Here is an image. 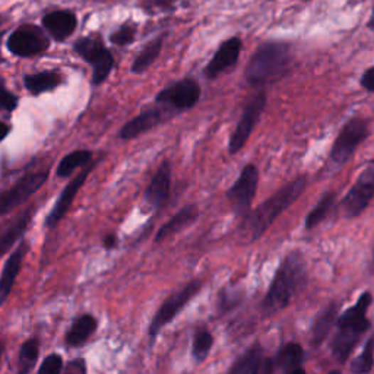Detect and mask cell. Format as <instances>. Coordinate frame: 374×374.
<instances>
[{"mask_svg": "<svg viewBox=\"0 0 374 374\" xmlns=\"http://www.w3.org/2000/svg\"><path fill=\"white\" fill-rule=\"evenodd\" d=\"M306 189V177H299L288 183L281 191H278L272 198L263 202L252 213H247L243 220L240 231L249 243L259 240L266 230H268L277 218L284 213L294 202H296Z\"/></svg>", "mask_w": 374, "mask_h": 374, "instance_id": "1", "label": "cell"}, {"mask_svg": "<svg viewBox=\"0 0 374 374\" xmlns=\"http://www.w3.org/2000/svg\"><path fill=\"white\" fill-rule=\"evenodd\" d=\"M306 275V262L299 252H291L278 268L269 291L262 303L266 314H272L285 309L294 294L303 285Z\"/></svg>", "mask_w": 374, "mask_h": 374, "instance_id": "2", "label": "cell"}, {"mask_svg": "<svg viewBox=\"0 0 374 374\" xmlns=\"http://www.w3.org/2000/svg\"><path fill=\"white\" fill-rule=\"evenodd\" d=\"M373 303L371 292H363L356 306L343 311L338 317V333L332 339L331 350L333 357L339 363L348 360L350 354L356 348L361 335L368 331L370 322L367 319V310Z\"/></svg>", "mask_w": 374, "mask_h": 374, "instance_id": "3", "label": "cell"}, {"mask_svg": "<svg viewBox=\"0 0 374 374\" xmlns=\"http://www.w3.org/2000/svg\"><path fill=\"white\" fill-rule=\"evenodd\" d=\"M291 68V48L287 43L262 44L246 68V79L256 87L277 82Z\"/></svg>", "mask_w": 374, "mask_h": 374, "instance_id": "4", "label": "cell"}, {"mask_svg": "<svg viewBox=\"0 0 374 374\" xmlns=\"http://www.w3.org/2000/svg\"><path fill=\"white\" fill-rule=\"evenodd\" d=\"M368 137V123L361 117H354L345 123L332 146L331 158L335 164H345L353 156L357 146Z\"/></svg>", "mask_w": 374, "mask_h": 374, "instance_id": "5", "label": "cell"}, {"mask_svg": "<svg viewBox=\"0 0 374 374\" xmlns=\"http://www.w3.org/2000/svg\"><path fill=\"white\" fill-rule=\"evenodd\" d=\"M201 282L199 281H193L191 284H187L184 288L178 289L177 292H174L173 296H170L163 306L158 309V311L155 313L151 326H149V336L155 338L164 326H167L169 324L173 322V319L186 307V304L189 303L196 294L201 289Z\"/></svg>", "mask_w": 374, "mask_h": 374, "instance_id": "6", "label": "cell"}, {"mask_svg": "<svg viewBox=\"0 0 374 374\" xmlns=\"http://www.w3.org/2000/svg\"><path fill=\"white\" fill-rule=\"evenodd\" d=\"M257 181L259 171L253 164H249L243 169L242 174L227 192V198L238 217H246L249 213L257 191Z\"/></svg>", "mask_w": 374, "mask_h": 374, "instance_id": "7", "label": "cell"}, {"mask_svg": "<svg viewBox=\"0 0 374 374\" xmlns=\"http://www.w3.org/2000/svg\"><path fill=\"white\" fill-rule=\"evenodd\" d=\"M374 199V166L367 167L342 201V209L348 218L358 217Z\"/></svg>", "mask_w": 374, "mask_h": 374, "instance_id": "8", "label": "cell"}, {"mask_svg": "<svg viewBox=\"0 0 374 374\" xmlns=\"http://www.w3.org/2000/svg\"><path fill=\"white\" fill-rule=\"evenodd\" d=\"M48 173H33L22 177L11 189L0 193V217L6 215L18 205L28 201L40 187L46 183Z\"/></svg>", "mask_w": 374, "mask_h": 374, "instance_id": "9", "label": "cell"}, {"mask_svg": "<svg viewBox=\"0 0 374 374\" xmlns=\"http://www.w3.org/2000/svg\"><path fill=\"white\" fill-rule=\"evenodd\" d=\"M266 102H268V98H266V95L262 92V94L256 95L246 105L243 116H242V119H240V122H238V124L233 133V137L230 139V152L231 154H237L240 149L246 145L255 126L257 124V122H259V119L265 110Z\"/></svg>", "mask_w": 374, "mask_h": 374, "instance_id": "10", "label": "cell"}, {"mask_svg": "<svg viewBox=\"0 0 374 374\" xmlns=\"http://www.w3.org/2000/svg\"><path fill=\"white\" fill-rule=\"evenodd\" d=\"M48 47V38L44 33L33 25L22 26L8 40V48L19 58H30L40 55Z\"/></svg>", "mask_w": 374, "mask_h": 374, "instance_id": "11", "label": "cell"}, {"mask_svg": "<svg viewBox=\"0 0 374 374\" xmlns=\"http://www.w3.org/2000/svg\"><path fill=\"white\" fill-rule=\"evenodd\" d=\"M199 85L192 81V79H186V81H180L164 90L156 97V101L173 104L177 109H191V107H193L199 101Z\"/></svg>", "mask_w": 374, "mask_h": 374, "instance_id": "12", "label": "cell"}, {"mask_svg": "<svg viewBox=\"0 0 374 374\" xmlns=\"http://www.w3.org/2000/svg\"><path fill=\"white\" fill-rule=\"evenodd\" d=\"M91 173V167L90 169H85L81 174H78L76 178H73L66 187H65V191L60 193L55 208H53V210L48 213V217H47V221H46V225L53 228V227H56L62 220L63 217L68 213L75 196L78 195L79 189H81V187L84 186L88 174Z\"/></svg>", "mask_w": 374, "mask_h": 374, "instance_id": "13", "label": "cell"}, {"mask_svg": "<svg viewBox=\"0 0 374 374\" xmlns=\"http://www.w3.org/2000/svg\"><path fill=\"white\" fill-rule=\"evenodd\" d=\"M240 50H242V40L237 37L223 43L220 50L215 53V56H213V59L205 68L206 76L215 78L220 73H223L225 69L235 65L240 56Z\"/></svg>", "mask_w": 374, "mask_h": 374, "instance_id": "14", "label": "cell"}, {"mask_svg": "<svg viewBox=\"0 0 374 374\" xmlns=\"http://www.w3.org/2000/svg\"><path fill=\"white\" fill-rule=\"evenodd\" d=\"M26 250H28V245L22 242L15 252L9 256V259L5 263V268L2 271V275H0V306H2L6 299L9 297V294L12 291V287L16 281L18 274L21 272L22 268V262L26 255Z\"/></svg>", "mask_w": 374, "mask_h": 374, "instance_id": "15", "label": "cell"}, {"mask_svg": "<svg viewBox=\"0 0 374 374\" xmlns=\"http://www.w3.org/2000/svg\"><path fill=\"white\" fill-rule=\"evenodd\" d=\"M170 187H171V169L170 164L166 161L158 169L152 181L148 186V189L145 191V201L152 208L163 205L170 195Z\"/></svg>", "mask_w": 374, "mask_h": 374, "instance_id": "16", "label": "cell"}, {"mask_svg": "<svg viewBox=\"0 0 374 374\" xmlns=\"http://www.w3.org/2000/svg\"><path fill=\"white\" fill-rule=\"evenodd\" d=\"M44 28L50 33V36L58 40L63 41L72 36L76 28V16L68 11H58L51 12L44 16L43 19Z\"/></svg>", "mask_w": 374, "mask_h": 374, "instance_id": "17", "label": "cell"}, {"mask_svg": "<svg viewBox=\"0 0 374 374\" xmlns=\"http://www.w3.org/2000/svg\"><path fill=\"white\" fill-rule=\"evenodd\" d=\"M198 208L196 205H187L186 208H183L181 210H178L176 215L167 221L159 231L156 233L155 237V242H164V240L173 237L174 234H177L178 231H181L183 228H186L187 225H191L193 221H196L198 218Z\"/></svg>", "mask_w": 374, "mask_h": 374, "instance_id": "18", "label": "cell"}, {"mask_svg": "<svg viewBox=\"0 0 374 374\" xmlns=\"http://www.w3.org/2000/svg\"><path fill=\"white\" fill-rule=\"evenodd\" d=\"M159 122H161V112H158V110L145 112L123 126V129L120 130V138L122 139L137 138L141 135V133L156 126Z\"/></svg>", "mask_w": 374, "mask_h": 374, "instance_id": "19", "label": "cell"}, {"mask_svg": "<svg viewBox=\"0 0 374 374\" xmlns=\"http://www.w3.org/2000/svg\"><path fill=\"white\" fill-rule=\"evenodd\" d=\"M97 326V319L91 314H84L78 317L66 335V343L69 346H81L95 332Z\"/></svg>", "mask_w": 374, "mask_h": 374, "instance_id": "20", "label": "cell"}, {"mask_svg": "<svg viewBox=\"0 0 374 374\" xmlns=\"http://www.w3.org/2000/svg\"><path fill=\"white\" fill-rule=\"evenodd\" d=\"M30 220H31V212L25 210L21 217L12 221V224L0 234V255H5L6 252H9V249L22 237Z\"/></svg>", "mask_w": 374, "mask_h": 374, "instance_id": "21", "label": "cell"}, {"mask_svg": "<svg viewBox=\"0 0 374 374\" xmlns=\"http://www.w3.org/2000/svg\"><path fill=\"white\" fill-rule=\"evenodd\" d=\"M304 360V350L300 343L289 342L284 345V348L277 356V365L282 368L287 374L292 370L300 368Z\"/></svg>", "mask_w": 374, "mask_h": 374, "instance_id": "22", "label": "cell"}, {"mask_svg": "<svg viewBox=\"0 0 374 374\" xmlns=\"http://www.w3.org/2000/svg\"><path fill=\"white\" fill-rule=\"evenodd\" d=\"M335 320H336V304H331L329 307L325 309L322 314L316 319V322L313 325V331H311V345L313 346H319L328 338L335 324Z\"/></svg>", "mask_w": 374, "mask_h": 374, "instance_id": "23", "label": "cell"}, {"mask_svg": "<svg viewBox=\"0 0 374 374\" xmlns=\"http://www.w3.org/2000/svg\"><path fill=\"white\" fill-rule=\"evenodd\" d=\"M262 368V350L260 346H253L245 353L231 367L228 374H259Z\"/></svg>", "mask_w": 374, "mask_h": 374, "instance_id": "24", "label": "cell"}, {"mask_svg": "<svg viewBox=\"0 0 374 374\" xmlns=\"http://www.w3.org/2000/svg\"><path fill=\"white\" fill-rule=\"evenodd\" d=\"M60 84V75L56 72H43L25 76V87L33 94L50 91Z\"/></svg>", "mask_w": 374, "mask_h": 374, "instance_id": "25", "label": "cell"}, {"mask_svg": "<svg viewBox=\"0 0 374 374\" xmlns=\"http://www.w3.org/2000/svg\"><path fill=\"white\" fill-rule=\"evenodd\" d=\"M91 158H92L91 151L81 149V151L70 152L60 161V164L58 167V176L59 177H69L76 169L84 167L85 164H88L91 161Z\"/></svg>", "mask_w": 374, "mask_h": 374, "instance_id": "26", "label": "cell"}, {"mask_svg": "<svg viewBox=\"0 0 374 374\" xmlns=\"http://www.w3.org/2000/svg\"><path fill=\"white\" fill-rule=\"evenodd\" d=\"M40 353V345L37 338H31L25 341L19 351V363H18V374H28L34 367Z\"/></svg>", "mask_w": 374, "mask_h": 374, "instance_id": "27", "label": "cell"}, {"mask_svg": "<svg viewBox=\"0 0 374 374\" xmlns=\"http://www.w3.org/2000/svg\"><path fill=\"white\" fill-rule=\"evenodd\" d=\"M333 203H335L333 193H326L322 199H320L319 203L313 208V210L309 213L304 221L306 230H313L314 227H317L320 223H322L328 217V213L332 209Z\"/></svg>", "mask_w": 374, "mask_h": 374, "instance_id": "28", "label": "cell"}, {"mask_svg": "<svg viewBox=\"0 0 374 374\" xmlns=\"http://www.w3.org/2000/svg\"><path fill=\"white\" fill-rule=\"evenodd\" d=\"M161 47H163V38H156V40L151 41L142 50V53L138 56L135 63H133L132 72L142 73L144 70H146L155 62V59L159 56V53H161Z\"/></svg>", "mask_w": 374, "mask_h": 374, "instance_id": "29", "label": "cell"}, {"mask_svg": "<svg viewBox=\"0 0 374 374\" xmlns=\"http://www.w3.org/2000/svg\"><path fill=\"white\" fill-rule=\"evenodd\" d=\"M78 55H81L91 65L107 50L101 40L98 38H82L75 44Z\"/></svg>", "mask_w": 374, "mask_h": 374, "instance_id": "30", "label": "cell"}, {"mask_svg": "<svg viewBox=\"0 0 374 374\" xmlns=\"http://www.w3.org/2000/svg\"><path fill=\"white\" fill-rule=\"evenodd\" d=\"M373 365H374V336H371L367 341L363 353L351 361L350 367L354 374H368Z\"/></svg>", "mask_w": 374, "mask_h": 374, "instance_id": "31", "label": "cell"}, {"mask_svg": "<svg viewBox=\"0 0 374 374\" xmlns=\"http://www.w3.org/2000/svg\"><path fill=\"white\" fill-rule=\"evenodd\" d=\"M113 65H114V59L112 56V53L109 50H105L102 55L92 63L94 84H101L104 79L109 76Z\"/></svg>", "mask_w": 374, "mask_h": 374, "instance_id": "32", "label": "cell"}, {"mask_svg": "<svg viewBox=\"0 0 374 374\" xmlns=\"http://www.w3.org/2000/svg\"><path fill=\"white\" fill-rule=\"evenodd\" d=\"M212 343H213V338H212L210 332L205 331V329L199 331L195 336V341H193V350H192L193 357L198 361H203L212 348Z\"/></svg>", "mask_w": 374, "mask_h": 374, "instance_id": "33", "label": "cell"}, {"mask_svg": "<svg viewBox=\"0 0 374 374\" xmlns=\"http://www.w3.org/2000/svg\"><path fill=\"white\" fill-rule=\"evenodd\" d=\"M63 370V360L59 354H50L43 361L38 374H60Z\"/></svg>", "mask_w": 374, "mask_h": 374, "instance_id": "34", "label": "cell"}, {"mask_svg": "<svg viewBox=\"0 0 374 374\" xmlns=\"http://www.w3.org/2000/svg\"><path fill=\"white\" fill-rule=\"evenodd\" d=\"M133 37H135V31H133L132 26H123V28H120L112 36V41L117 46H124L132 43Z\"/></svg>", "mask_w": 374, "mask_h": 374, "instance_id": "35", "label": "cell"}, {"mask_svg": "<svg viewBox=\"0 0 374 374\" xmlns=\"http://www.w3.org/2000/svg\"><path fill=\"white\" fill-rule=\"evenodd\" d=\"M18 104V100L15 95H12L8 90L4 87H0V109L12 112L15 110V107Z\"/></svg>", "mask_w": 374, "mask_h": 374, "instance_id": "36", "label": "cell"}, {"mask_svg": "<svg viewBox=\"0 0 374 374\" xmlns=\"http://www.w3.org/2000/svg\"><path fill=\"white\" fill-rule=\"evenodd\" d=\"M63 374H87L85 361H84L82 358L70 361V363L65 367V373H63Z\"/></svg>", "mask_w": 374, "mask_h": 374, "instance_id": "37", "label": "cell"}, {"mask_svg": "<svg viewBox=\"0 0 374 374\" xmlns=\"http://www.w3.org/2000/svg\"><path fill=\"white\" fill-rule=\"evenodd\" d=\"M360 84H361L367 91L374 92V66L370 68V69H367V70L363 73V76H361V79H360Z\"/></svg>", "mask_w": 374, "mask_h": 374, "instance_id": "38", "label": "cell"}, {"mask_svg": "<svg viewBox=\"0 0 374 374\" xmlns=\"http://www.w3.org/2000/svg\"><path fill=\"white\" fill-rule=\"evenodd\" d=\"M233 299H240V296H234V294H227V292H224L223 296H221V307H223L224 310L234 307L238 301H233Z\"/></svg>", "mask_w": 374, "mask_h": 374, "instance_id": "39", "label": "cell"}, {"mask_svg": "<svg viewBox=\"0 0 374 374\" xmlns=\"http://www.w3.org/2000/svg\"><path fill=\"white\" fill-rule=\"evenodd\" d=\"M117 245V237L114 234H107L104 237V246L107 249H113Z\"/></svg>", "mask_w": 374, "mask_h": 374, "instance_id": "40", "label": "cell"}, {"mask_svg": "<svg viewBox=\"0 0 374 374\" xmlns=\"http://www.w3.org/2000/svg\"><path fill=\"white\" fill-rule=\"evenodd\" d=\"M174 2V0H148V2L145 4V6L148 5V6H154V8H163V6H169V5H171Z\"/></svg>", "mask_w": 374, "mask_h": 374, "instance_id": "41", "label": "cell"}, {"mask_svg": "<svg viewBox=\"0 0 374 374\" xmlns=\"http://www.w3.org/2000/svg\"><path fill=\"white\" fill-rule=\"evenodd\" d=\"M8 133H9V126L0 122V142H2L8 137Z\"/></svg>", "mask_w": 374, "mask_h": 374, "instance_id": "42", "label": "cell"}, {"mask_svg": "<svg viewBox=\"0 0 374 374\" xmlns=\"http://www.w3.org/2000/svg\"><path fill=\"white\" fill-rule=\"evenodd\" d=\"M288 374H307L301 367L300 368H296V370H292L291 373H288Z\"/></svg>", "mask_w": 374, "mask_h": 374, "instance_id": "43", "label": "cell"}, {"mask_svg": "<svg viewBox=\"0 0 374 374\" xmlns=\"http://www.w3.org/2000/svg\"><path fill=\"white\" fill-rule=\"evenodd\" d=\"M329 374H342L339 370H332Z\"/></svg>", "mask_w": 374, "mask_h": 374, "instance_id": "44", "label": "cell"}, {"mask_svg": "<svg viewBox=\"0 0 374 374\" xmlns=\"http://www.w3.org/2000/svg\"><path fill=\"white\" fill-rule=\"evenodd\" d=\"M2 353H4V346H2V343H0V357H2Z\"/></svg>", "mask_w": 374, "mask_h": 374, "instance_id": "45", "label": "cell"}, {"mask_svg": "<svg viewBox=\"0 0 374 374\" xmlns=\"http://www.w3.org/2000/svg\"><path fill=\"white\" fill-rule=\"evenodd\" d=\"M373 259H374V249H373Z\"/></svg>", "mask_w": 374, "mask_h": 374, "instance_id": "46", "label": "cell"}]
</instances>
